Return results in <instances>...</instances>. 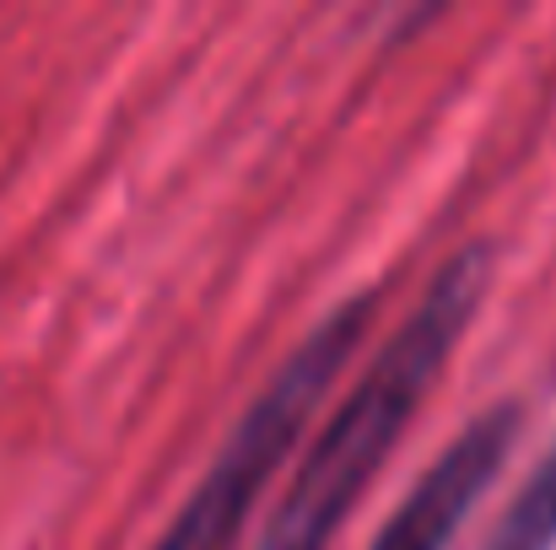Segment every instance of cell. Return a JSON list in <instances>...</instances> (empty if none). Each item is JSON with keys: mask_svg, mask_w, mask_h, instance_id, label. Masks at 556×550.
I'll return each instance as SVG.
<instances>
[{"mask_svg": "<svg viewBox=\"0 0 556 550\" xmlns=\"http://www.w3.org/2000/svg\"><path fill=\"white\" fill-rule=\"evenodd\" d=\"M519 437V405H492L481 410L427 470L421 481L400 497V508L383 519L368 550H448L459 524L476 513V502L492 491L503 475L508 453Z\"/></svg>", "mask_w": 556, "mask_h": 550, "instance_id": "3", "label": "cell"}, {"mask_svg": "<svg viewBox=\"0 0 556 550\" xmlns=\"http://www.w3.org/2000/svg\"><path fill=\"white\" fill-rule=\"evenodd\" d=\"M368 324L372 292H357L303 335V346L249 399V410L238 415V426L216 448L211 470L200 475V486L185 497V508L174 513V524L157 535L152 550H227L238 540V529L249 524L254 502L270 486V475L287 464L303 426L314 421V410L325 405L336 378L346 372L357 346L368 341Z\"/></svg>", "mask_w": 556, "mask_h": 550, "instance_id": "2", "label": "cell"}, {"mask_svg": "<svg viewBox=\"0 0 556 550\" xmlns=\"http://www.w3.org/2000/svg\"><path fill=\"white\" fill-rule=\"evenodd\" d=\"M486 281H492L486 243H470V248L443 259V270L427 281L421 303L378 346L372 367L357 378V388H346V399L336 405L330 426L303 453L287 497L276 502V513L260 529L254 550L330 546V535L341 529V519L363 497L372 470L394 453V443H400L405 421L416 415V405L427 399L432 378L454 357L459 335L470 330V319H476V308L486 297Z\"/></svg>", "mask_w": 556, "mask_h": 550, "instance_id": "1", "label": "cell"}, {"mask_svg": "<svg viewBox=\"0 0 556 550\" xmlns=\"http://www.w3.org/2000/svg\"><path fill=\"white\" fill-rule=\"evenodd\" d=\"M556 546V443L552 453L535 464V475L519 486L514 508L503 513L497 535L486 550H552Z\"/></svg>", "mask_w": 556, "mask_h": 550, "instance_id": "4", "label": "cell"}]
</instances>
